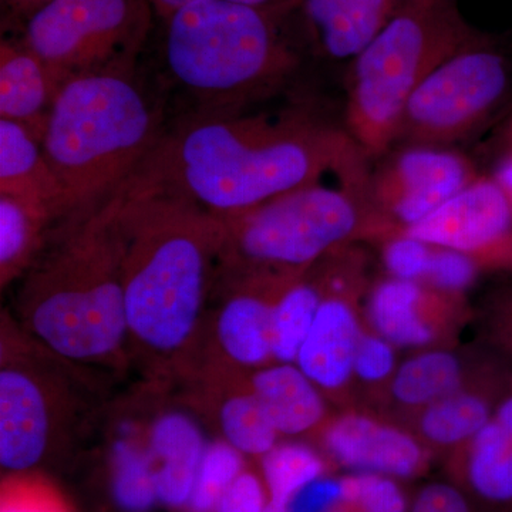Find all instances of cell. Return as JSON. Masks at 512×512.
<instances>
[{
    "label": "cell",
    "instance_id": "obj_16",
    "mask_svg": "<svg viewBox=\"0 0 512 512\" xmlns=\"http://www.w3.org/2000/svg\"><path fill=\"white\" fill-rule=\"evenodd\" d=\"M315 440L333 466L349 473L410 480L424 476L433 458L407 427L367 407L333 413Z\"/></svg>",
    "mask_w": 512,
    "mask_h": 512
},
{
    "label": "cell",
    "instance_id": "obj_2",
    "mask_svg": "<svg viewBox=\"0 0 512 512\" xmlns=\"http://www.w3.org/2000/svg\"><path fill=\"white\" fill-rule=\"evenodd\" d=\"M124 315L131 360L157 387L191 379L214 291L224 224L194 202L120 190Z\"/></svg>",
    "mask_w": 512,
    "mask_h": 512
},
{
    "label": "cell",
    "instance_id": "obj_34",
    "mask_svg": "<svg viewBox=\"0 0 512 512\" xmlns=\"http://www.w3.org/2000/svg\"><path fill=\"white\" fill-rule=\"evenodd\" d=\"M0 512H72L52 484L32 473L9 474L3 480Z\"/></svg>",
    "mask_w": 512,
    "mask_h": 512
},
{
    "label": "cell",
    "instance_id": "obj_32",
    "mask_svg": "<svg viewBox=\"0 0 512 512\" xmlns=\"http://www.w3.org/2000/svg\"><path fill=\"white\" fill-rule=\"evenodd\" d=\"M343 501L360 512H410V503L399 480L373 473L342 477Z\"/></svg>",
    "mask_w": 512,
    "mask_h": 512
},
{
    "label": "cell",
    "instance_id": "obj_28",
    "mask_svg": "<svg viewBox=\"0 0 512 512\" xmlns=\"http://www.w3.org/2000/svg\"><path fill=\"white\" fill-rule=\"evenodd\" d=\"M323 296L320 261L286 282L272 309V356L276 363H295L315 320Z\"/></svg>",
    "mask_w": 512,
    "mask_h": 512
},
{
    "label": "cell",
    "instance_id": "obj_10",
    "mask_svg": "<svg viewBox=\"0 0 512 512\" xmlns=\"http://www.w3.org/2000/svg\"><path fill=\"white\" fill-rule=\"evenodd\" d=\"M511 83L510 62L484 36L440 63L414 90L396 144L456 146L493 119Z\"/></svg>",
    "mask_w": 512,
    "mask_h": 512
},
{
    "label": "cell",
    "instance_id": "obj_24",
    "mask_svg": "<svg viewBox=\"0 0 512 512\" xmlns=\"http://www.w3.org/2000/svg\"><path fill=\"white\" fill-rule=\"evenodd\" d=\"M0 194L45 208L53 221L69 220L66 195L42 143L28 128L0 119Z\"/></svg>",
    "mask_w": 512,
    "mask_h": 512
},
{
    "label": "cell",
    "instance_id": "obj_36",
    "mask_svg": "<svg viewBox=\"0 0 512 512\" xmlns=\"http://www.w3.org/2000/svg\"><path fill=\"white\" fill-rule=\"evenodd\" d=\"M476 318L484 345L512 363V285L488 293Z\"/></svg>",
    "mask_w": 512,
    "mask_h": 512
},
{
    "label": "cell",
    "instance_id": "obj_21",
    "mask_svg": "<svg viewBox=\"0 0 512 512\" xmlns=\"http://www.w3.org/2000/svg\"><path fill=\"white\" fill-rule=\"evenodd\" d=\"M410 0H301L313 49L330 60H352Z\"/></svg>",
    "mask_w": 512,
    "mask_h": 512
},
{
    "label": "cell",
    "instance_id": "obj_37",
    "mask_svg": "<svg viewBox=\"0 0 512 512\" xmlns=\"http://www.w3.org/2000/svg\"><path fill=\"white\" fill-rule=\"evenodd\" d=\"M268 504L264 477L247 467L222 495L215 512H265Z\"/></svg>",
    "mask_w": 512,
    "mask_h": 512
},
{
    "label": "cell",
    "instance_id": "obj_23",
    "mask_svg": "<svg viewBox=\"0 0 512 512\" xmlns=\"http://www.w3.org/2000/svg\"><path fill=\"white\" fill-rule=\"evenodd\" d=\"M249 384L282 439H315L333 414L325 394L296 363L275 362L255 370Z\"/></svg>",
    "mask_w": 512,
    "mask_h": 512
},
{
    "label": "cell",
    "instance_id": "obj_33",
    "mask_svg": "<svg viewBox=\"0 0 512 512\" xmlns=\"http://www.w3.org/2000/svg\"><path fill=\"white\" fill-rule=\"evenodd\" d=\"M376 247L380 252L383 275L423 284L429 272L433 245L403 232H393L377 242Z\"/></svg>",
    "mask_w": 512,
    "mask_h": 512
},
{
    "label": "cell",
    "instance_id": "obj_26",
    "mask_svg": "<svg viewBox=\"0 0 512 512\" xmlns=\"http://www.w3.org/2000/svg\"><path fill=\"white\" fill-rule=\"evenodd\" d=\"M113 434L110 451L114 500L128 512H146L158 504L153 460L147 446V419H126Z\"/></svg>",
    "mask_w": 512,
    "mask_h": 512
},
{
    "label": "cell",
    "instance_id": "obj_30",
    "mask_svg": "<svg viewBox=\"0 0 512 512\" xmlns=\"http://www.w3.org/2000/svg\"><path fill=\"white\" fill-rule=\"evenodd\" d=\"M399 365L396 346L365 326L353 362V382L360 407L379 409Z\"/></svg>",
    "mask_w": 512,
    "mask_h": 512
},
{
    "label": "cell",
    "instance_id": "obj_9",
    "mask_svg": "<svg viewBox=\"0 0 512 512\" xmlns=\"http://www.w3.org/2000/svg\"><path fill=\"white\" fill-rule=\"evenodd\" d=\"M153 12L150 0H47L30 16L22 43L63 83L131 69Z\"/></svg>",
    "mask_w": 512,
    "mask_h": 512
},
{
    "label": "cell",
    "instance_id": "obj_11",
    "mask_svg": "<svg viewBox=\"0 0 512 512\" xmlns=\"http://www.w3.org/2000/svg\"><path fill=\"white\" fill-rule=\"evenodd\" d=\"M323 296L296 365L338 409L357 407L353 362L365 330L370 256L363 244L346 245L320 261Z\"/></svg>",
    "mask_w": 512,
    "mask_h": 512
},
{
    "label": "cell",
    "instance_id": "obj_31",
    "mask_svg": "<svg viewBox=\"0 0 512 512\" xmlns=\"http://www.w3.org/2000/svg\"><path fill=\"white\" fill-rule=\"evenodd\" d=\"M247 468V457L227 441H210L192 491L188 512H215L222 495Z\"/></svg>",
    "mask_w": 512,
    "mask_h": 512
},
{
    "label": "cell",
    "instance_id": "obj_17",
    "mask_svg": "<svg viewBox=\"0 0 512 512\" xmlns=\"http://www.w3.org/2000/svg\"><path fill=\"white\" fill-rule=\"evenodd\" d=\"M512 380V363L491 349L490 356L457 392L430 404L404 424L434 456H450L493 419Z\"/></svg>",
    "mask_w": 512,
    "mask_h": 512
},
{
    "label": "cell",
    "instance_id": "obj_41",
    "mask_svg": "<svg viewBox=\"0 0 512 512\" xmlns=\"http://www.w3.org/2000/svg\"><path fill=\"white\" fill-rule=\"evenodd\" d=\"M495 183L500 185L501 190L507 195L512 207V144L500 160L495 164L493 173L490 174Z\"/></svg>",
    "mask_w": 512,
    "mask_h": 512
},
{
    "label": "cell",
    "instance_id": "obj_8",
    "mask_svg": "<svg viewBox=\"0 0 512 512\" xmlns=\"http://www.w3.org/2000/svg\"><path fill=\"white\" fill-rule=\"evenodd\" d=\"M67 362L37 342L10 312L0 338V466L32 473L77 429L82 402L79 377Z\"/></svg>",
    "mask_w": 512,
    "mask_h": 512
},
{
    "label": "cell",
    "instance_id": "obj_22",
    "mask_svg": "<svg viewBox=\"0 0 512 512\" xmlns=\"http://www.w3.org/2000/svg\"><path fill=\"white\" fill-rule=\"evenodd\" d=\"M192 379L204 387L202 399H207L220 439L239 453L261 460L282 440L252 392L249 373L201 370Z\"/></svg>",
    "mask_w": 512,
    "mask_h": 512
},
{
    "label": "cell",
    "instance_id": "obj_5",
    "mask_svg": "<svg viewBox=\"0 0 512 512\" xmlns=\"http://www.w3.org/2000/svg\"><path fill=\"white\" fill-rule=\"evenodd\" d=\"M296 8L195 0L164 20L163 56L175 82L210 113L271 96L299 66L284 32Z\"/></svg>",
    "mask_w": 512,
    "mask_h": 512
},
{
    "label": "cell",
    "instance_id": "obj_45",
    "mask_svg": "<svg viewBox=\"0 0 512 512\" xmlns=\"http://www.w3.org/2000/svg\"><path fill=\"white\" fill-rule=\"evenodd\" d=\"M508 140H510V144H512V124H508Z\"/></svg>",
    "mask_w": 512,
    "mask_h": 512
},
{
    "label": "cell",
    "instance_id": "obj_18",
    "mask_svg": "<svg viewBox=\"0 0 512 512\" xmlns=\"http://www.w3.org/2000/svg\"><path fill=\"white\" fill-rule=\"evenodd\" d=\"M448 480L480 512H512V380L493 419L446 457Z\"/></svg>",
    "mask_w": 512,
    "mask_h": 512
},
{
    "label": "cell",
    "instance_id": "obj_43",
    "mask_svg": "<svg viewBox=\"0 0 512 512\" xmlns=\"http://www.w3.org/2000/svg\"><path fill=\"white\" fill-rule=\"evenodd\" d=\"M19 2L25 3V5L29 6H37V8H39V6H42L43 3L47 2V0H19Z\"/></svg>",
    "mask_w": 512,
    "mask_h": 512
},
{
    "label": "cell",
    "instance_id": "obj_19",
    "mask_svg": "<svg viewBox=\"0 0 512 512\" xmlns=\"http://www.w3.org/2000/svg\"><path fill=\"white\" fill-rule=\"evenodd\" d=\"M490 353L485 345L466 353L456 348L414 350L397 367L376 412L404 426L414 414L461 389Z\"/></svg>",
    "mask_w": 512,
    "mask_h": 512
},
{
    "label": "cell",
    "instance_id": "obj_29",
    "mask_svg": "<svg viewBox=\"0 0 512 512\" xmlns=\"http://www.w3.org/2000/svg\"><path fill=\"white\" fill-rule=\"evenodd\" d=\"M259 461L269 501L285 507L306 485L328 476L333 467L319 448L296 440L279 441Z\"/></svg>",
    "mask_w": 512,
    "mask_h": 512
},
{
    "label": "cell",
    "instance_id": "obj_14",
    "mask_svg": "<svg viewBox=\"0 0 512 512\" xmlns=\"http://www.w3.org/2000/svg\"><path fill=\"white\" fill-rule=\"evenodd\" d=\"M363 316L367 328L397 349L421 350L456 348L461 330L476 312L466 296L380 275L367 289Z\"/></svg>",
    "mask_w": 512,
    "mask_h": 512
},
{
    "label": "cell",
    "instance_id": "obj_42",
    "mask_svg": "<svg viewBox=\"0 0 512 512\" xmlns=\"http://www.w3.org/2000/svg\"><path fill=\"white\" fill-rule=\"evenodd\" d=\"M265 512H289V507H285V505L274 504L269 501Z\"/></svg>",
    "mask_w": 512,
    "mask_h": 512
},
{
    "label": "cell",
    "instance_id": "obj_25",
    "mask_svg": "<svg viewBox=\"0 0 512 512\" xmlns=\"http://www.w3.org/2000/svg\"><path fill=\"white\" fill-rule=\"evenodd\" d=\"M62 80L22 42L0 46V119L15 121L42 140Z\"/></svg>",
    "mask_w": 512,
    "mask_h": 512
},
{
    "label": "cell",
    "instance_id": "obj_12",
    "mask_svg": "<svg viewBox=\"0 0 512 512\" xmlns=\"http://www.w3.org/2000/svg\"><path fill=\"white\" fill-rule=\"evenodd\" d=\"M478 175L457 148L396 144L370 165L367 197L393 234L429 217Z\"/></svg>",
    "mask_w": 512,
    "mask_h": 512
},
{
    "label": "cell",
    "instance_id": "obj_46",
    "mask_svg": "<svg viewBox=\"0 0 512 512\" xmlns=\"http://www.w3.org/2000/svg\"><path fill=\"white\" fill-rule=\"evenodd\" d=\"M508 124H512V117H511L510 123H508Z\"/></svg>",
    "mask_w": 512,
    "mask_h": 512
},
{
    "label": "cell",
    "instance_id": "obj_27",
    "mask_svg": "<svg viewBox=\"0 0 512 512\" xmlns=\"http://www.w3.org/2000/svg\"><path fill=\"white\" fill-rule=\"evenodd\" d=\"M53 218L40 205L0 194V286L8 288L32 268L45 248Z\"/></svg>",
    "mask_w": 512,
    "mask_h": 512
},
{
    "label": "cell",
    "instance_id": "obj_44",
    "mask_svg": "<svg viewBox=\"0 0 512 512\" xmlns=\"http://www.w3.org/2000/svg\"><path fill=\"white\" fill-rule=\"evenodd\" d=\"M330 512H360V511L357 510V508L346 507V505H339L338 508H335V510L330 511Z\"/></svg>",
    "mask_w": 512,
    "mask_h": 512
},
{
    "label": "cell",
    "instance_id": "obj_20",
    "mask_svg": "<svg viewBox=\"0 0 512 512\" xmlns=\"http://www.w3.org/2000/svg\"><path fill=\"white\" fill-rule=\"evenodd\" d=\"M208 444L200 421L188 410L167 407L147 419V446L158 503L187 510Z\"/></svg>",
    "mask_w": 512,
    "mask_h": 512
},
{
    "label": "cell",
    "instance_id": "obj_39",
    "mask_svg": "<svg viewBox=\"0 0 512 512\" xmlns=\"http://www.w3.org/2000/svg\"><path fill=\"white\" fill-rule=\"evenodd\" d=\"M342 505L339 478L325 476L306 485L289 503V512H330Z\"/></svg>",
    "mask_w": 512,
    "mask_h": 512
},
{
    "label": "cell",
    "instance_id": "obj_1",
    "mask_svg": "<svg viewBox=\"0 0 512 512\" xmlns=\"http://www.w3.org/2000/svg\"><path fill=\"white\" fill-rule=\"evenodd\" d=\"M370 165L343 126L306 114L205 113L161 134L127 184L228 217L328 174L362 180Z\"/></svg>",
    "mask_w": 512,
    "mask_h": 512
},
{
    "label": "cell",
    "instance_id": "obj_35",
    "mask_svg": "<svg viewBox=\"0 0 512 512\" xmlns=\"http://www.w3.org/2000/svg\"><path fill=\"white\" fill-rule=\"evenodd\" d=\"M483 274L484 269L474 256L456 249L434 247L423 284L439 291L466 296Z\"/></svg>",
    "mask_w": 512,
    "mask_h": 512
},
{
    "label": "cell",
    "instance_id": "obj_38",
    "mask_svg": "<svg viewBox=\"0 0 512 512\" xmlns=\"http://www.w3.org/2000/svg\"><path fill=\"white\" fill-rule=\"evenodd\" d=\"M410 512L480 511L457 484L448 480L423 485L410 503Z\"/></svg>",
    "mask_w": 512,
    "mask_h": 512
},
{
    "label": "cell",
    "instance_id": "obj_13",
    "mask_svg": "<svg viewBox=\"0 0 512 512\" xmlns=\"http://www.w3.org/2000/svg\"><path fill=\"white\" fill-rule=\"evenodd\" d=\"M288 281L215 279L212 296L218 298V306L212 316L208 313L194 375L200 370L252 373L275 363L272 309Z\"/></svg>",
    "mask_w": 512,
    "mask_h": 512
},
{
    "label": "cell",
    "instance_id": "obj_6",
    "mask_svg": "<svg viewBox=\"0 0 512 512\" xmlns=\"http://www.w3.org/2000/svg\"><path fill=\"white\" fill-rule=\"evenodd\" d=\"M367 180L303 185L220 217L224 239L215 279H292L336 249L392 234L367 197Z\"/></svg>",
    "mask_w": 512,
    "mask_h": 512
},
{
    "label": "cell",
    "instance_id": "obj_7",
    "mask_svg": "<svg viewBox=\"0 0 512 512\" xmlns=\"http://www.w3.org/2000/svg\"><path fill=\"white\" fill-rule=\"evenodd\" d=\"M483 37L457 0H410L350 60L343 128L370 163L396 144L404 107L419 84Z\"/></svg>",
    "mask_w": 512,
    "mask_h": 512
},
{
    "label": "cell",
    "instance_id": "obj_40",
    "mask_svg": "<svg viewBox=\"0 0 512 512\" xmlns=\"http://www.w3.org/2000/svg\"><path fill=\"white\" fill-rule=\"evenodd\" d=\"M191 2L195 0H150L154 12L161 19ZM225 2L242 3V5L258 6V8H298L301 0H225Z\"/></svg>",
    "mask_w": 512,
    "mask_h": 512
},
{
    "label": "cell",
    "instance_id": "obj_15",
    "mask_svg": "<svg viewBox=\"0 0 512 512\" xmlns=\"http://www.w3.org/2000/svg\"><path fill=\"white\" fill-rule=\"evenodd\" d=\"M403 234L474 256L484 272L512 274V207L490 174H480Z\"/></svg>",
    "mask_w": 512,
    "mask_h": 512
},
{
    "label": "cell",
    "instance_id": "obj_3",
    "mask_svg": "<svg viewBox=\"0 0 512 512\" xmlns=\"http://www.w3.org/2000/svg\"><path fill=\"white\" fill-rule=\"evenodd\" d=\"M120 191L67 221L52 251L37 258L18 293V322L55 355L84 369L131 362L124 315Z\"/></svg>",
    "mask_w": 512,
    "mask_h": 512
},
{
    "label": "cell",
    "instance_id": "obj_4",
    "mask_svg": "<svg viewBox=\"0 0 512 512\" xmlns=\"http://www.w3.org/2000/svg\"><path fill=\"white\" fill-rule=\"evenodd\" d=\"M161 134L158 111L131 69L66 80L40 143L66 195L67 221L97 210L119 192Z\"/></svg>",
    "mask_w": 512,
    "mask_h": 512
}]
</instances>
